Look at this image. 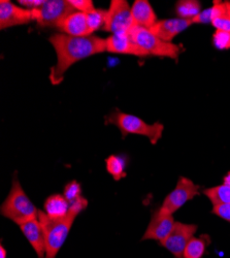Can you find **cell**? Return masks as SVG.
I'll use <instances>...</instances> for the list:
<instances>
[{
    "label": "cell",
    "instance_id": "6da1fadb",
    "mask_svg": "<svg viewBox=\"0 0 230 258\" xmlns=\"http://www.w3.org/2000/svg\"><path fill=\"white\" fill-rule=\"evenodd\" d=\"M57 56L56 66L51 69L50 81L56 86L64 79L66 72L76 62L90 56L107 52L106 38L96 36H70L64 33L49 38Z\"/></svg>",
    "mask_w": 230,
    "mask_h": 258
},
{
    "label": "cell",
    "instance_id": "7a4b0ae2",
    "mask_svg": "<svg viewBox=\"0 0 230 258\" xmlns=\"http://www.w3.org/2000/svg\"><path fill=\"white\" fill-rule=\"evenodd\" d=\"M88 201L83 197L70 204V210L66 217L62 219H51L44 211H38V220L43 226L46 239V258H56L61 247L63 246L69 230L78 217V215L85 210Z\"/></svg>",
    "mask_w": 230,
    "mask_h": 258
},
{
    "label": "cell",
    "instance_id": "3957f363",
    "mask_svg": "<svg viewBox=\"0 0 230 258\" xmlns=\"http://www.w3.org/2000/svg\"><path fill=\"white\" fill-rule=\"evenodd\" d=\"M0 213L19 226L38 217V210L26 196L17 177L13 180L12 189L0 208Z\"/></svg>",
    "mask_w": 230,
    "mask_h": 258
},
{
    "label": "cell",
    "instance_id": "277c9868",
    "mask_svg": "<svg viewBox=\"0 0 230 258\" xmlns=\"http://www.w3.org/2000/svg\"><path fill=\"white\" fill-rule=\"evenodd\" d=\"M107 123L117 126L123 138H126L129 135L142 136L148 138L152 145L158 143L164 132V125L160 122L148 124L142 119L123 113L118 109L107 118Z\"/></svg>",
    "mask_w": 230,
    "mask_h": 258
},
{
    "label": "cell",
    "instance_id": "5b68a950",
    "mask_svg": "<svg viewBox=\"0 0 230 258\" xmlns=\"http://www.w3.org/2000/svg\"><path fill=\"white\" fill-rule=\"evenodd\" d=\"M129 35L139 47L148 53L149 56L167 57L177 61L183 51L181 46L175 45L173 42L164 41L153 34L150 30L138 26H134Z\"/></svg>",
    "mask_w": 230,
    "mask_h": 258
},
{
    "label": "cell",
    "instance_id": "8992f818",
    "mask_svg": "<svg viewBox=\"0 0 230 258\" xmlns=\"http://www.w3.org/2000/svg\"><path fill=\"white\" fill-rule=\"evenodd\" d=\"M134 26L131 8L126 0H112L103 30L117 35L129 34Z\"/></svg>",
    "mask_w": 230,
    "mask_h": 258
},
{
    "label": "cell",
    "instance_id": "52a82bcc",
    "mask_svg": "<svg viewBox=\"0 0 230 258\" xmlns=\"http://www.w3.org/2000/svg\"><path fill=\"white\" fill-rule=\"evenodd\" d=\"M33 21L40 27H57L69 14L75 12L68 0H46L40 8L31 10Z\"/></svg>",
    "mask_w": 230,
    "mask_h": 258
},
{
    "label": "cell",
    "instance_id": "ba28073f",
    "mask_svg": "<svg viewBox=\"0 0 230 258\" xmlns=\"http://www.w3.org/2000/svg\"><path fill=\"white\" fill-rule=\"evenodd\" d=\"M198 195L199 186L194 184L190 179L181 177L176 188L163 201L159 211L164 214L173 215L187 202L193 200Z\"/></svg>",
    "mask_w": 230,
    "mask_h": 258
},
{
    "label": "cell",
    "instance_id": "9c48e42d",
    "mask_svg": "<svg viewBox=\"0 0 230 258\" xmlns=\"http://www.w3.org/2000/svg\"><path fill=\"white\" fill-rule=\"evenodd\" d=\"M197 230V225L176 222L175 226L167 238L160 243L167 251L176 258H183L184 251Z\"/></svg>",
    "mask_w": 230,
    "mask_h": 258
},
{
    "label": "cell",
    "instance_id": "30bf717a",
    "mask_svg": "<svg viewBox=\"0 0 230 258\" xmlns=\"http://www.w3.org/2000/svg\"><path fill=\"white\" fill-rule=\"evenodd\" d=\"M33 21L32 12L29 9H23L11 3L10 0L0 2V28L25 25Z\"/></svg>",
    "mask_w": 230,
    "mask_h": 258
},
{
    "label": "cell",
    "instance_id": "8fae6325",
    "mask_svg": "<svg viewBox=\"0 0 230 258\" xmlns=\"http://www.w3.org/2000/svg\"><path fill=\"white\" fill-rule=\"evenodd\" d=\"M175 223L176 221L173 215L164 214L158 209L153 214L152 219L141 240H154L161 243L170 235L175 226Z\"/></svg>",
    "mask_w": 230,
    "mask_h": 258
},
{
    "label": "cell",
    "instance_id": "7c38bea8",
    "mask_svg": "<svg viewBox=\"0 0 230 258\" xmlns=\"http://www.w3.org/2000/svg\"><path fill=\"white\" fill-rule=\"evenodd\" d=\"M106 47L107 52L109 53L133 55L137 57L149 56L148 53L139 47L129 34H112L106 38Z\"/></svg>",
    "mask_w": 230,
    "mask_h": 258
},
{
    "label": "cell",
    "instance_id": "4fadbf2b",
    "mask_svg": "<svg viewBox=\"0 0 230 258\" xmlns=\"http://www.w3.org/2000/svg\"><path fill=\"white\" fill-rule=\"evenodd\" d=\"M191 25L192 22L190 20H184L180 18L158 20L156 24L150 29V31L162 40L172 42V40L178 34L183 32Z\"/></svg>",
    "mask_w": 230,
    "mask_h": 258
},
{
    "label": "cell",
    "instance_id": "5bb4252c",
    "mask_svg": "<svg viewBox=\"0 0 230 258\" xmlns=\"http://www.w3.org/2000/svg\"><path fill=\"white\" fill-rule=\"evenodd\" d=\"M56 28L70 36H89L93 34L88 25L87 14L81 12L69 14L61 21Z\"/></svg>",
    "mask_w": 230,
    "mask_h": 258
},
{
    "label": "cell",
    "instance_id": "9a60e30c",
    "mask_svg": "<svg viewBox=\"0 0 230 258\" xmlns=\"http://www.w3.org/2000/svg\"><path fill=\"white\" fill-rule=\"evenodd\" d=\"M21 231L28 240L32 248L37 254L38 258H46V239L43 226L38 218L30 220L20 225Z\"/></svg>",
    "mask_w": 230,
    "mask_h": 258
},
{
    "label": "cell",
    "instance_id": "2e32d148",
    "mask_svg": "<svg viewBox=\"0 0 230 258\" xmlns=\"http://www.w3.org/2000/svg\"><path fill=\"white\" fill-rule=\"evenodd\" d=\"M135 26L150 30L157 22V16L148 0H135L131 7Z\"/></svg>",
    "mask_w": 230,
    "mask_h": 258
},
{
    "label": "cell",
    "instance_id": "e0dca14e",
    "mask_svg": "<svg viewBox=\"0 0 230 258\" xmlns=\"http://www.w3.org/2000/svg\"><path fill=\"white\" fill-rule=\"evenodd\" d=\"M44 212L51 219H62L66 217L69 210L70 203L64 198V196L53 195L46 200L44 205Z\"/></svg>",
    "mask_w": 230,
    "mask_h": 258
},
{
    "label": "cell",
    "instance_id": "ac0fdd59",
    "mask_svg": "<svg viewBox=\"0 0 230 258\" xmlns=\"http://www.w3.org/2000/svg\"><path fill=\"white\" fill-rule=\"evenodd\" d=\"M212 25L216 30L230 32V2L215 0L212 7Z\"/></svg>",
    "mask_w": 230,
    "mask_h": 258
},
{
    "label": "cell",
    "instance_id": "d6986e66",
    "mask_svg": "<svg viewBox=\"0 0 230 258\" xmlns=\"http://www.w3.org/2000/svg\"><path fill=\"white\" fill-rule=\"evenodd\" d=\"M201 12V5L196 0H180L176 5V14L180 19L192 21Z\"/></svg>",
    "mask_w": 230,
    "mask_h": 258
},
{
    "label": "cell",
    "instance_id": "ffe728a7",
    "mask_svg": "<svg viewBox=\"0 0 230 258\" xmlns=\"http://www.w3.org/2000/svg\"><path fill=\"white\" fill-rule=\"evenodd\" d=\"M106 165L114 180L119 181L126 176V173H125V160L122 157L111 155L109 158H107Z\"/></svg>",
    "mask_w": 230,
    "mask_h": 258
},
{
    "label": "cell",
    "instance_id": "44dd1931",
    "mask_svg": "<svg viewBox=\"0 0 230 258\" xmlns=\"http://www.w3.org/2000/svg\"><path fill=\"white\" fill-rule=\"evenodd\" d=\"M207 242L204 238H192L188 243L183 258H201L205 252Z\"/></svg>",
    "mask_w": 230,
    "mask_h": 258
},
{
    "label": "cell",
    "instance_id": "7402d4cb",
    "mask_svg": "<svg viewBox=\"0 0 230 258\" xmlns=\"http://www.w3.org/2000/svg\"><path fill=\"white\" fill-rule=\"evenodd\" d=\"M87 21H88L89 28L93 33L94 31L103 29L104 26H106L107 11L95 9L93 12L87 14Z\"/></svg>",
    "mask_w": 230,
    "mask_h": 258
},
{
    "label": "cell",
    "instance_id": "603a6c76",
    "mask_svg": "<svg viewBox=\"0 0 230 258\" xmlns=\"http://www.w3.org/2000/svg\"><path fill=\"white\" fill-rule=\"evenodd\" d=\"M64 198L70 203H74L82 198V187L81 184L76 181H71L67 183L64 187Z\"/></svg>",
    "mask_w": 230,
    "mask_h": 258
},
{
    "label": "cell",
    "instance_id": "cb8c5ba5",
    "mask_svg": "<svg viewBox=\"0 0 230 258\" xmlns=\"http://www.w3.org/2000/svg\"><path fill=\"white\" fill-rule=\"evenodd\" d=\"M213 44L219 50L230 49V32L216 30L213 34Z\"/></svg>",
    "mask_w": 230,
    "mask_h": 258
},
{
    "label": "cell",
    "instance_id": "d4e9b609",
    "mask_svg": "<svg viewBox=\"0 0 230 258\" xmlns=\"http://www.w3.org/2000/svg\"><path fill=\"white\" fill-rule=\"evenodd\" d=\"M68 4L75 12L89 14L95 10L92 0H68Z\"/></svg>",
    "mask_w": 230,
    "mask_h": 258
},
{
    "label": "cell",
    "instance_id": "484cf974",
    "mask_svg": "<svg viewBox=\"0 0 230 258\" xmlns=\"http://www.w3.org/2000/svg\"><path fill=\"white\" fill-rule=\"evenodd\" d=\"M212 17H213V13H212V8L206 9L203 12H200V14H198L192 21V24H203V23H212Z\"/></svg>",
    "mask_w": 230,
    "mask_h": 258
},
{
    "label": "cell",
    "instance_id": "4316f807",
    "mask_svg": "<svg viewBox=\"0 0 230 258\" xmlns=\"http://www.w3.org/2000/svg\"><path fill=\"white\" fill-rule=\"evenodd\" d=\"M18 3L22 7H27L29 10H33L40 8L46 3V0H19Z\"/></svg>",
    "mask_w": 230,
    "mask_h": 258
},
{
    "label": "cell",
    "instance_id": "83f0119b",
    "mask_svg": "<svg viewBox=\"0 0 230 258\" xmlns=\"http://www.w3.org/2000/svg\"><path fill=\"white\" fill-rule=\"evenodd\" d=\"M0 258H7V251L4 246L0 247Z\"/></svg>",
    "mask_w": 230,
    "mask_h": 258
}]
</instances>
